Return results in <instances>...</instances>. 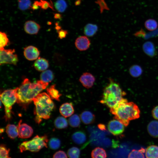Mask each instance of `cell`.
I'll use <instances>...</instances> for the list:
<instances>
[{"label":"cell","instance_id":"46","mask_svg":"<svg viewBox=\"0 0 158 158\" xmlns=\"http://www.w3.org/2000/svg\"><path fill=\"white\" fill-rule=\"evenodd\" d=\"M11 158V157H5V158Z\"/></svg>","mask_w":158,"mask_h":158},{"label":"cell","instance_id":"6","mask_svg":"<svg viewBox=\"0 0 158 158\" xmlns=\"http://www.w3.org/2000/svg\"><path fill=\"white\" fill-rule=\"evenodd\" d=\"M18 87L13 89H8L3 91L0 95L1 101L5 107V118L7 120L11 117V110L13 105L17 101V92Z\"/></svg>","mask_w":158,"mask_h":158},{"label":"cell","instance_id":"11","mask_svg":"<svg viewBox=\"0 0 158 158\" xmlns=\"http://www.w3.org/2000/svg\"><path fill=\"white\" fill-rule=\"evenodd\" d=\"M95 78L91 73L86 72L83 73L80 77L79 81L85 87L89 89L93 86Z\"/></svg>","mask_w":158,"mask_h":158},{"label":"cell","instance_id":"13","mask_svg":"<svg viewBox=\"0 0 158 158\" xmlns=\"http://www.w3.org/2000/svg\"><path fill=\"white\" fill-rule=\"evenodd\" d=\"M90 44L89 39L85 36H81L76 39L75 45L77 48L80 51H85L88 49Z\"/></svg>","mask_w":158,"mask_h":158},{"label":"cell","instance_id":"39","mask_svg":"<svg viewBox=\"0 0 158 158\" xmlns=\"http://www.w3.org/2000/svg\"><path fill=\"white\" fill-rule=\"evenodd\" d=\"M40 7L43 9L46 10L49 7L52 8V7L51 6V4L47 1L40 0Z\"/></svg>","mask_w":158,"mask_h":158},{"label":"cell","instance_id":"28","mask_svg":"<svg viewBox=\"0 0 158 158\" xmlns=\"http://www.w3.org/2000/svg\"><path fill=\"white\" fill-rule=\"evenodd\" d=\"M145 152V149L142 147L138 150L133 149L129 154L128 158H145L144 154Z\"/></svg>","mask_w":158,"mask_h":158},{"label":"cell","instance_id":"15","mask_svg":"<svg viewBox=\"0 0 158 158\" xmlns=\"http://www.w3.org/2000/svg\"><path fill=\"white\" fill-rule=\"evenodd\" d=\"M144 53L148 56L152 57L157 54V51L154 44L150 41H147L142 45Z\"/></svg>","mask_w":158,"mask_h":158},{"label":"cell","instance_id":"24","mask_svg":"<svg viewBox=\"0 0 158 158\" xmlns=\"http://www.w3.org/2000/svg\"><path fill=\"white\" fill-rule=\"evenodd\" d=\"M92 158H106L107 154L103 148L99 147L94 149L91 153Z\"/></svg>","mask_w":158,"mask_h":158},{"label":"cell","instance_id":"29","mask_svg":"<svg viewBox=\"0 0 158 158\" xmlns=\"http://www.w3.org/2000/svg\"><path fill=\"white\" fill-rule=\"evenodd\" d=\"M145 28L148 30L152 31L155 30L158 27V23L156 21L153 19L147 20L145 23Z\"/></svg>","mask_w":158,"mask_h":158},{"label":"cell","instance_id":"17","mask_svg":"<svg viewBox=\"0 0 158 158\" xmlns=\"http://www.w3.org/2000/svg\"><path fill=\"white\" fill-rule=\"evenodd\" d=\"M80 117L83 122L86 124L93 123L95 119V116L94 114L88 111L82 112L80 115Z\"/></svg>","mask_w":158,"mask_h":158},{"label":"cell","instance_id":"7","mask_svg":"<svg viewBox=\"0 0 158 158\" xmlns=\"http://www.w3.org/2000/svg\"><path fill=\"white\" fill-rule=\"evenodd\" d=\"M0 64H9L16 65L18 61L17 55L14 49H6L0 48Z\"/></svg>","mask_w":158,"mask_h":158},{"label":"cell","instance_id":"32","mask_svg":"<svg viewBox=\"0 0 158 158\" xmlns=\"http://www.w3.org/2000/svg\"><path fill=\"white\" fill-rule=\"evenodd\" d=\"M55 7L56 9L59 12H63L66 9L67 6L64 0H58L55 3Z\"/></svg>","mask_w":158,"mask_h":158},{"label":"cell","instance_id":"38","mask_svg":"<svg viewBox=\"0 0 158 158\" xmlns=\"http://www.w3.org/2000/svg\"><path fill=\"white\" fill-rule=\"evenodd\" d=\"M53 158H68L66 153L62 150H59L54 154Z\"/></svg>","mask_w":158,"mask_h":158},{"label":"cell","instance_id":"45","mask_svg":"<svg viewBox=\"0 0 158 158\" xmlns=\"http://www.w3.org/2000/svg\"><path fill=\"white\" fill-rule=\"evenodd\" d=\"M81 3L80 0H78L75 2V5L76 6H78Z\"/></svg>","mask_w":158,"mask_h":158},{"label":"cell","instance_id":"26","mask_svg":"<svg viewBox=\"0 0 158 158\" xmlns=\"http://www.w3.org/2000/svg\"><path fill=\"white\" fill-rule=\"evenodd\" d=\"M130 75L134 78L140 76L142 73V69L140 66L138 65H134L131 66L129 69Z\"/></svg>","mask_w":158,"mask_h":158},{"label":"cell","instance_id":"41","mask_svg":"<svg viewBox=\"0 0 158 158\" xmlns=\"http://www.w3.org/2000/svg\"><path fill=\"white\" fill-rule=\"evenodd\" d=\"M152 115L154 119L158 120V106H156L153 109Z\"/></svg>","mask_w":158,"mask_h":158},{"label":"cell","instance_id":"40","mask_svg":"<svg viewBox=\"0 0 158 158\" xmlns=\"http://www.w3.org/2000/svg\"><path fill=\"white\" fill-rule=\"evenodd\" d=\"M57 31L58 35V37L60 39H62L66 37L68 34V32L66 30L60 29Z\"/></svg>","mask_w":158,"mask_h":158},{"label":"cell","instance_id":"5","mask_svg":"<svg viewBox=\"0 0 158 158\" xmlns=\"http://www.w3.org/2000/svg\"><path fill=\"white\" fill-rule=\"evenodd\" d=\"M48 141L47 136L36 135L31 140L22 142L19 146V151L20 152L26 151L38 152L44 147H47Z\"/></svg>","mask_w":158,"mask_h":158},{"label":"cell","instance_id":"18","mask_svg":"<svg viewBox=\"0 0 158 158\" xmlns=\"http://www.w3.org/2000/svg\"><path fill=\"white\" fill-rule=\"evenodd\" d=\"M73 141L75 143L80 145L84 143L86 140V136L84 132L78 131L74 133L72 136Z\"/></svg>","mask_w":158,"mask_h":158},{"label":"cell","instance_id":"22","mask_svg":"<svg viewBox=\"0 0 158 158\" xmlns=\"http://www.w3.org/2000/svg\"><path fill=\"white\" fill-rule=\"evenodd\" d=\"M55 85H52L47 89V94L51 99H54L58 101H60V97L61 94L55 88Z\"/></svg>","mask_w":158,"mask_h":158},{"label":"cell","instance_id":"14","mask_svg":"<svg viewBox=\"0 0 158 158\" xmlns=\"http://www.w3.org/2000/svg\"><path fill=\"white\" fill-rule=\"evenodd\" d=\"M61 114L63 117L67 118L71 116L74 112V109L72 103L67 102L61 105L59 108Z\"/></svg>","mask_w":158,"mask_h":158},{"label":"cell","instance_id":"3","mask_svg":"<svg viewBox=\"0 0 158 158\" xmlns=\"http://www.w3.org/2000/svg\"><path fill=\"white\" fill-rule=\"evenodd\" d=\"M33 101L35 106L34 113L36 122L39 124L42 119H49L54 105L48 95L45 92L39 93Z\"/></svg>","mask_w":158,"mask_h":158},{"label":"cell","instance_id":"30","mask_svg":"<svg viewBox=\"0 0 158 158\" xmlns=\"http://www.w3.org/2000/svg\"><path fill=\"white\" fill-rule=\"evenodd\" d=\"M68 122L72 127L76 128L78 127L80 123V118L76 114L71 116L68 119Z\"/></svg>","mask_w":158,"mask_h":158},{"label":"cell","instance_id":"12","mask_svg":"<svg viewBox=\"0 0 158 158\" xmlns=\"http://www.w3.org/2000/svg\"><path fill=\"white\" fill-rule=\"evenodd\" d=\"M40 27L39 24L33 20H28L24 25V29L27 33L30 35L37 34Z\"/></svg>","mask_w":158,"mask_h":158},{"label":"cell","instance_id":"31","mask_svg":"<svg viewBox=\"0 0 158 158\" xmlns=\"http://www.w3.org/2000/svg\"><path fill=\"white\" fill-rule=\"evenodd\" d=\"M67 154L69 158H79L80 150L78 147H73L68 150Z\"/></svg>","mask_w":158,"mask_h":158},{"label":"cell","instance_id":"44","mask_svg":"<svg viewBox=\"0 0 158 158\" xmlns=\"http://www.w3.org/2000/svg\"><path fill=\"white\" fill-rule=\"evenodd\" d=\"M61 14L59 13H55L54 14V18L56 19H60L62 18Z\"/></svg>","mask_w":158,"mask_h":158},{"label":"cell","instance_id":"1","mask_svg":"<svg viewBox=\"0 0 158 158\" xmlns=\"http://www.w3.org/2000/svg\"><path fill=\"white\" fill-rule=\"evenodd\" d=\"M110 111L114 115V118L128 126L130 121L140 117V111L138 106L132 102L123 98L116 105L110 109Z\"/></svg>","mask_w":158,"mask_h":158},{"label":"cell","instance_id":"4","mask_svg":"<svg viewBox=\"0 0 158 158\" xmlns=\"http://www.w3.org/2000/svg\"><path fill=\"white\" fill-rule=\"evenodd\" d=\"M126 95L118 83L110 79L109 83L104 90L100 102L110 109L116 105Z\"/></svg>","mask_w":158,"mask_h":158},{"label":"cell","instance_id":"33","mask_svg":"<svg viewBox=\"0 0 158 158\" xmlns=\"http://www.w3.org/2000/svg\"><path fill=\"white\" fill-rule=\"evenodd\" d=\"M31 4L30 0H19L18 1L19 8L22 11L28 9L31 7Z\"/></svg>","mask_w":158,"mask_h":158},{"label":"cell","instance_id":"2","mask_svg":"<svg viewBox=\"0 0 158 158\" xmlns=\"http://www.w3.org/2000/svg\"><path fill=\"white\" fill-rule=\"evenodd\" d=\"M48 84L40 80L31 83L28 79H24L17 91V103L23 106L28 105Z\"/></svg>","mask_w":158,"mask_h":158},{"label":"cell","instance_id":"8","mask_svg":"<svg viewBox=\"0 0 158 158\" xmlns=\"http://www.w3.org/2000/svg\"><path fill=\"white\" fill-rule=\"evenodd\" d=\"M124 125L118 120L113 119L108 123L107 128L109 131L114 136H119L124 132Z\"/></svg>","mask_w":158,"mask_h":158},{"label":"cell","instance_id":"43","mask_svg":"<svg viewBox=\"0 0 158 158\" xmlns=\"http://www.w3.org/2000/svg\"><path fill=\"white\" fill-rule=\"evenodd\" d=\"M98 127L99 129L102 130H106V127L104 125L100 124L98 125Z\"/></svg>","mask_w":158,"mask_h":158},{"label":"cell","instance_id":"16","mask_svg":"<svg viewBox=\"0 0 158 158\" xmlns=\"http://www.w3.org/2000/svg\"><path fill=\"white\" fill-rule=\"evenodd\" d=\"M33 66L37 70L43 71L48 68L49 64L48 61L46 59L39 57L34 62Z\"/></svg>","mask_w":158,"mask_h":158},{"label":"cell","instance_id":"27","mask_svg":"<svg viewBox=\"0 0 158 158\" xmlns=\"http://www.w3.org/2000/svg\"><path fill=\"white\" fill-rule=\"evenodd\" d=\"M54 124L55 127L57 129H64L67 127L68 123L67 120L64 117L59 116L55 120Z\"/></svg>","mask_w":158,"mask_h":158},{"label":"cell","instance_id":"42","mask_svg":"<svg viewBox=\"0 0 158 158\" xmlns=\"http://www.w3.org/2000/svg\"><path fill=\"white\" fill-rule=\"evenodd\" d=\"M39 7H40V1H34L31 8L32 10H35L38 9Z\"/></svg>","mask_w":158,"mask_h":158},{"label":"cell","instance_id":"10","mask_svg":"<svg viewBox=\"0 0 158 158\" xmlns=\"http://www.w3.org/2000/svg\"><path fill=\"white\" fill-rule=\"evenodd\" d=\"M23 53L25 57L29 61L37 59L40 54L38 49L32 46H28L25 48Z\"/></svg>","mask_w":158,"mask_h":158},{"label":"cell","instance_id":"25","mask_svg":"<svg viewBox=\"0 0 158 158\" xmlns=\"http://www.w3.org/2000/svg\"><path fill=\"white\" fill-rule=\"evenodd\" d=\"M54 78V75L53 72L49 70L43 71L40 75V80L46 83L51 82Z\"/></svg>","mask_w":158,"mask_h":158},{"label":"cell","instance_id":"21","mask_svg":"<svg viewBox=\"0 0 158 158\" xmlns=\"http://www.w3.org/2000/svg\"><path fill=\"white\" fill-rule=\"evenodd\" d=\"M145 152L146 158H158V146H150L145 150Z\"/></svg>","mask_w":158,"mask_h":158},{"label":"cell","instance_id":"20","mask_svg":"<svg viewBox=\"0 0 158 158\" xmlns=\"http://www.w3.org/2000/svg\"><path fill=\"white\" fill-rule=\"evenodd\" d=\"M6 128V132L10 138L14 139L18 135V127L15 125L8 124Z\"/></svg>","mask_w":158,"mask_h":158},{"label":"cell","instance_id":"36","mask_svg":"<svg viewBox=\"0 0 158 158\" xmlns=\"http://www.w3.org/2000/svg\"><path fill=\"white\" fill-rule=\"evenodd\" d=\"M0 48H4L9 42L6 34L4 32H0Z\"/></svg>","mask_w":158,"mask_h":158},{"label":"cell","instance_id":"37","mask_svg":"<svg viewBox=\"0 0 158 158\" xmlns=\"http://www.w3.org/2000/svg\"><path fill=\"white\" fill-rule=\"evenodd\" d=\"M95 2L99 5L101 13H102L104 10H109L104 0H98Z\"/></svg>","mask_w":158,"mask_h":158},{"label":"cell","instance_id":"9","mask_svg":"<svg viewBox=\"0 0 158 158\" xmlns=\"http://www.w3.org/2000/svg\"><path fill=\"white\" fill-rule=\"evenodd\" d=\"M21 122L20 120L18 126V137L23 139L30 138L33 133L32 128L27 124L22 123Z\"/></svg>","mask_w":158,"mask_h":158},{"label":"cell","instance_id":"19","mask_svg":"<svg viewBox=\"0 0 158 158\" xmlns=\"http://www.w3.org/2000/svg\"><path fill=\"white\" fill-rule=\"evenodd\" d=\"M147 130L148 133L152 137L158 138V121L153 120L148 124Z\"/></svg>","mask_w":158,"mask_h":158},{"label":"cell","instance_id":"35","mask_svg":"<svg viewBox=\"0 0 158 158\" xmlns=\"http://www.w3.org/2000/svg\"><path fill=\"white\" fill-rule=\"evenodd\" d=\"M10 149L4 144H1L0 147V158H5L9 157Z\"/></svg>","mask_w":158,"mask_h":158},{"label":"cell","instance_id":"23","mask_svg":"<svg viewBox=\"0 0 158 158\" xmlns=\"http://www.w3.org/2000/svg\"><path fill=\"white\" fill-rule=\"evenodd\" d=\"M98 28L97 25L95 24H87L84 27V33L88 37L93 36L97 32Z\"/></svg>","mask_w":158,"mask_h":158},{"label":"cell","instance_id":"34","mask_svg":"<svg viewBox=\"0 0 158 158\" xmlns=\"http://www.w3.org/2000/svg\"><path fill=\"white\" fill-rule=\"evenodd\" d=\"M61 143V141L59 139L54 138L50 140L49 145V147L51 149L55 150L60 147Z\"/></svg>","mask_w":158,"mask_h":158}]
</instances>
